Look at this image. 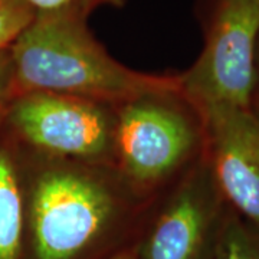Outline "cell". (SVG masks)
Wrapping results in <instances>:
<instances>
[{
	"mask_svg": "<svg viewBox=\"0 0 259 259\" xmlns=\"http://www.w3.org/2000/svg\"><path fill=\"white\" fill-rule=\"evenodd\" d=\"M25 150L22 259H104L134 243L148 200L115 167Z\"/></svg>",
	"mask_w": 259,
	"mask_h": 259,
	"instance_id": "cell-1",
	"label": "cell"
},
{
	"mask_svg": "<svg viewBox=\"0 0 259 259\" xmlns=\"http://www.w3.org/2000/svg\"><path fill=\"white\" fill-rule=\"evenodd\" d=\"M9 52L16 95L62 94L117 107L147 94L180 91L179 75L140 72L118 62L78 16H33Z\"/></svg>",
	"mask_w": 259,
	"mask_h": 259,
	"instance_id": "cell-2",
	"label": "cell"
},
{
	"mask_svg": "<svg viewBox=\"0 0 259 259\" xmlns=\"http://www.w3.org/2000/svg\"><path fill=\"white\" fill-rule=\"evenodd\" d=\"M203 148L202 117L180 91L141 95L115 108L114 167L146 200Z\"/></svg>",
	"mask_w": 259,
	"mask_h": 259,
	"instance_id": "cell-3",
	"label": "cell"
},
{
	"mask_svg": "<svg viewBox=\"0 0 259 259\" xmlns=\"http://www.w3.org/2000/svg\"><path fill=\"white\" fill-rule=\"evenodd\" d=\"M115 108L52 93L15 95L3 122L30 151L114 166Z\"/></svg>",
	"mask_w": 259,
	"mask_h": 259,
	"instance_id": "cell-4",
	"label": "cell"
},
{
	"mask_svg": "<svg viewBox=\"0 0 259 259\" xmlns=\"http://www.w3.org/2000/svg\"><path fill=\"white\" fill-rule=\"evenodd\" d=\"M259 0H218L203 51L179 74L180 93L196 110L250 108L256 82Z\"/></svg>",
	"mask_w": 259,
	"mask_h": 259,
	"instance_id": "cell-5",
	"label": "cell"
},
{
	"mask_svg": "<svg viewBox=\"0 0 259 259\" xmlns=\"http://www.w3.org/2000/svg\"><path fill=\"white\" fill-rule=\"evenodd\" d=\"M140 225L139 259H213L228 204L202 154Z\"/></svg>",
	"mask_w": 259,
	"mask_h": 259,
	"instance_id": "cell-6",
	"label": "cell"
},
{
	"mask_svg": "<svg viewBox=\"0 0 259 259\" xmlns=\"http://www.w3.org/2000/svg\"><path fill=\"white\" fill-rule=\"evenodd\" d=\"M197 111L203 122V154L225 202L259 231V115L229 105Z\"/></svg>",
	"mask_w": 259,
	"mask_h": 259,
	"instance_id": "cell-7",
	"label": "cell"
},
{
	"mask_svg": "<svg viewBox=\"0 0 259 259\" xmlns=\"http://www.w3.org/2000/svg\"><path fill=\"white\" fill-rule=\"evenodd\" d=\"M26 150L0 120V259H22Z\"/></svg>",
	"mask_w": 259,
	"mask_h": 259,
	"instance_id": "cell-8",
	"label": "cell"
},
{
	"mask_svg": "<svg viewBox=\"0 0 259 259\" xmlns=\"http://www.w3.org/2000/svg\"><path fill=\"white\" fill-rule=\"evenodd\" d=\"M213 259H259V231L228 207Z\"/></svg>",
	"mask_w": 259,
	"mask_h": 259,
	"instance_id": "cell-9",
	"label": "cell"
},
{
	"mask_svg": "<svg viewBox=\"0 0 259 259\" xmlns=\"http://www.w3.org/2000/svg\"><path fill=\"white\" fill-rule=\"evenodd\" d=\"M33 16L45 15H71L88 19L100 8H122L128 0H20Z\"/></svg>",
	"mask_w": 259,
	"mask_h": 259,
	"instance_id": "cell-10",
	"label": "cell"
},
{
	"mask_svg": "<svg viewBox=\"0 0 259 259\" xmlns=\"http://www.w3.org/2000/svg\"><path fill=\"white\" fill-rule=\"evenodd\" d=\"M32 19V12L20 0H0V49L9 48Z\"/></svg>",
	"mask_w": 259,
	"mask_h": 259,
	"instance_id": "cell-11",
	"label": "cell"
},
{
	"mask_svg": "<svg viewBox=\"0 0 259 259\" xmlns=\"http://www.w3.org/2000/svg\"><path fill=\"white\" fill-rule=\"evenodd\" d=\"M15 95H16V90L13 81V66H12L9 48H2L0 49V120L3 118Z\"/></svg>",
	"mask_w": 259,
	"mask_h": 259,
	"instance_id": "cell-12",
	"label": "cell"
},
{
	"mask_svg": "<svg viewBox=\"0 0 259 259\" xmlns=\"http://www.w3.org/2000/svg\"><path fill=\"white\" fill-rule=\"evenodd\" d=\"M104 259H139V256H137V252L134 248V243H131L128 246H124L121 249L115 250L114 253L108 255Z\"/></svg>",
	"mask_w": 259,
	"mask_h": 259,
	"instance_id": "cell-13",
	"label": "cell"
}]
</instances>
